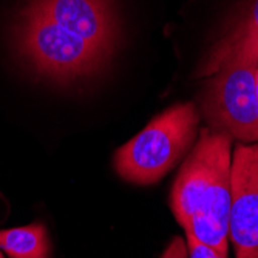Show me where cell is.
<instances>
[{"instance_id":"1","label":"cell","mask_w":258,"mask_h":258,"mask_svg":"<svg viewBox=\"0 0 258 258\" xmlns=\"http://www.w3.org/2000/svg\"><path fill=\"white\" fill-rule=\"evenodd\" d=\"M17 39L22 56L39 73L59 81L88 76L113 51L111 0H30Z\"/></svg>"},{"instance_id":"2","label":"cell","mask_w":258,"mask_h":258,"mask_svg":"<svg viewBox=\"0 0 258 258\" xmlns=\"http://www.w3.org/2000/svg\"><path fill=\"white\" fill-rule=\"evenodd\" d=\"M200 113L194 104L175 105L156 118L114 155V169L133 184L166 176L197 138Z\"/></svg>"},{"instance_id":"3","label":"cell","mask_w":258,"mask_h":258,"mask_svg":"<svg viewBox=\"0 0 258 258\" xmlns=\"http://www.w3.org/2000/svg\"><path fill=\"white\" fill-rule=\"evenodd\" d=\"M255 70V63L233 62L212 75L201 99V110L210 130L243 143H258Z\"/></svg>"},{"instance_id":"4","label":"cell","mask_w":258,"mask_h":258,"mask_svg":"<svg viewBox=\"0 0 258 258\" xmlns=\"http://www.w3.org/2000/svg\"><path fill=\"white\" fill-rule=\"evenodd\" d=\"M230 149L232 138L229 135L210 128L201 130L198 143L182 164L172 189V212L184 230H189L194 217L198 214L220 164L232 158Z\"/></svg>"},{"instance_id":"5","label":"cell","mask_w":258,"mask_h":258,"mask_svg":"<svg viewBox=\"0 0 258 258\" xmlns=\"http://www.w3.org/2000/svg\"><path fill=\"white\" fill-rule=\"evenodd\" d=\"M229 238L237 258H258V144L232 155Z\"/></svg>"},{"instance_id":"6","label":"cell","mask_w":258,"mask_h":258,"mask_svg":"<svg viewBox=\"0 0 258 258\" xmlns=\"http://www.w3.org/2000/svg\"><path fill=\"white\" fill-rule=\"evenodd\" d=\"M233 62L258 65V0H253L246 13L210 50L198 70V76H212L221 67Z\"/></svg>"},{"instance_id":"7","label":"cell","mask_w":258,"mask_h":258,"mask_svg":"<svg viewBox=\"0 0 258 258\" xmlns=\"http://www.w3.org/2000/svg\"><path fill=\"white\" fill-rule=\"evenodd\" d=\"M0 249L10 258H50V240L42 224L0 230Z\"/></svg>"},{"instance_id":"8","label":"cell","mask_w":258,"mask_h":258,"mask_svg":"<svg viewBox=\"0 0 258 258\" xmlns=\"http://www.w3.org/2000/svg\"><path fill=\"white\" fill-rule=\"evenodd\" d=\"M185 244L187 253L190 255V258H227L226 253H221L217 249L201 243L190 233H185Z\"/></svg>"},{"instance_id":"9","label":"cell","mask_w":258,"mask_h":258,"mask_svg":"<svg viewBox=\"0 0 258 258\" xmlns=\"http://www.w3.org/2000/svg\"><path fill=\"white\" fill-rule=\"evenodd\" d=\"M161 258H187V244L181 237H175Z\"/></svg>"},{"instance_id":"10","label":"cell","mask_w":258,"mask_h":258,"mask_svg":"<svg viewBox=\"0 0 258 258\" xmlns=\"http://www.w3.org/2000/svg\"><path fill=\"white\" fill-rule=\"evenodd\" d=\"M255 93H256V98H258V65L255 70Z\"/></svg>"},{"instance_id":"11","label":"cell","mask_w":258,"mask_h":258,"mask_svg":"<svg viewBox=\"0 0 258 258\" xmlns=\"http://www.w3.org/2000/svg\"><path fill=\"white\" fill-rule=\"evenodd\" d=\"M0 258H4V255H2V253H0Z\"/></svg>"}]
</instances>
